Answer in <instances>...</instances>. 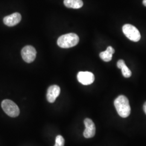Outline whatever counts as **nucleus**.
Segmentation results:
<instances>
[{"instance_id":"obj_6","label":"nucleus","mask_w":146,"mask_h":146,"mask_svg":"<svg viewBox=\"0 0 146 146\" xmlns=\"http://www.w3.org/2000/svg\"><path fill=\"white\" fill-rule=\"evenodd\" d=\"M77 78L78 82L84 85H89L94 82L95 77L94 74L89 72H80Z\"/></svg>"},{"instance_id":"obj_1","label":"nucleus","mask_w":146,"mask_h":146,"mask_svg":"<svg viewBox=\"0 0 146 146\" xmlns=\"http://www.w3.org/2000/svg\"><path fill=\"white\" fill-rule=\"evenodd\" d=\"M114 106L118 114L123 118L129 116L131 108L129 100L124 95L119 96L114 101Z\"/></svg>"},{"instance_id":"obj_5","label":"nucleus","mask_w":146,"mask_h":146,"mask_svg":"<svg viewBox=\"0 0 146 146\" xmlns=\"http://www.w3.org/2000/svg\"><path fill=\"white\" fill-rule=\"evenodd\" d=\"M21 55L23 60L27 63L33 62L36 56V50L31 46H26L21 50Z\"/></svg>"},{"instance_id":"obj_10","label":"nucleus","mask_w":146,"mask_h":146,"mask_svg":"<svg viewBox=\"0 0 146 146\" xmlns=\"http://www.w3.org/2000/svg\"><path fill=\"white\" fill-rule=\"evenodd\" d=\"M115 52L114 49L111 46H109L104 52H100V57L104 62H110L111 60L113 54Z\"/></svg>"},{"instance_id":"obj_15","label":"nucleus","mask_w":146,"mask_h":146,"mask_svg":"<svg viewBox=\"0 0 146 146\" xmlns=\"http://www.w3.org/2000/svg\"><path fill=\"white\" fill-rule=\"evenodd\" d=\"M143 5L146 7V0H143Z\"/></svg>"},{"instance_id":"obj_14","label":"nucleus","mask_w":146,"mask_h":146,"mask_svg":"<svg viewBox=\"0 0 146 146\" xmlns=\"http://www.w3.org/2000/svg\"><path fill=\"white\" fill-rule=\"evenodd\" d=\"M143 110H144V111H145V114H146V102L143 104Z\"/></svg>"},{"instance_id":"obj_11","label":"nucleus","mask_w":146,"mask_h":146,"mask_svg":"<svg viewBox=\"0 0 146 146\" xmlns=\"http://www.w3.org/2000/svg\"><path fill=\"white\" fill-rule=\"evenodd\" d=\"M117 66L119 69H121L122 75L125 78H128L131 77V70L127 67L125 61L123 60H120L118 61L117 63Z\"/></svg>"},{"instance_id":"obj_4","label":"nucleus","mask_w":146,"mask_h":146,"mask_svg":"<svg viewBox=\"0 0 146 146\" xmlns=\"http://www.w3.org/2000/svg\"><path fill=\"white\" fill-rule=\"evenodd\" d=\"M122 31L126 37L134 42H137L141 38V34L135 27L125 24L122 27Z\"/></svg>"},{"instance_id":"obj_2","label":"nucleus","mask_w":146,"mask_h":146,"mask_svg":"<svg viewBox=\"0 0 146 146\" xmlns=\"http://www.w3.org/2000/svg\"><path fill=\"white\" fill-rule=\"evenodd\" d=\"M79 37L75 33H69L58 37V44L62 48H69L74 47L78 44Z\"/></svg>"},{"instance_id":"obj_7","label":"nucleus","mask_w":146,"mask_h":146,"mask_svg":"<svg viewBox=\"0 0 146 146\" xmlns=\"http://www.w3.org/2000/svg\"><path fill=\"white\" fill-rule=\"evenodd\" d=\"M84 123L86 127L84 132V137L88 139L94 137L95 135L96 128L93 121L90 119L87 118L84 120Z\"/></svg>"},{"instance_id":"obj_9","label":"nucleus","mask_w":146,"mask_h":146,"mask_svg":"<svg viewBox=\"0 0 146 146\" xmlns=\"http://www.w3.org/2000/svg\"><path fill=\"white\" fill-rule=\"evenodd\" d=\"M60 88L57 85L50 86L47 90V99L50 103H53L59 96L60 93Z\"/></svg>"},{"instance_id":"obj_8","label":"nucleus","mask_w":146,"mask_h":146,"mask_svg":"<svg viewBox=\"0 0 146 146\" xmlns=\"http://www.w3.org/2000/svg\"><path fill=\"white\" fill-rule=\"evenodd\" d=\"M22 17L19 13H15L10 15L7 16L3 19L5 25L8 27H13L17 25L21 21Z\"/></svg>"},{"instance_id":"obj_3","label":"nucleus","mask_w":146,"mask_h":146,"mask_svg":"<svg viewBox=\"0 0 146 146\" xmlns=\"http://www.w3.org/2000/svg\"><path fill=\"white\" fill-rule=\"evenodd\" d=\"M2 108L5 113L11 117H15L20 114V109L15 102L10 100H4L1 103Z\"/></svg>"},{"instance_id":"obj_12","label":"nucleus","mask_w":146,"mask_h":146,"mask_svg":"<svg viewBox=\"0 0 146 146\" xmlns=\"http://www.w3.org/2000/svg\"><path fill=\"white\" fill-rule=\"evenodd\" d=\"M64 5L69 8L79 9L83 6L84 3L82 0H64Z\"/></svg>"},{"instance_id":"obj_13","label":"nucleus","mask_w":146,"mask_h":146,"mask_svg":"<svg viewBox=\"0 0 146 146\" xmlns=\"http://www.w3.org/2000/svg\"><path fill=\"white\" fill-rule=\"evenodd\" d=\"M65 141L63 136L61 135H58L56 137L55 145L54 146H64Z\"/></svg>"}]
</instances>
